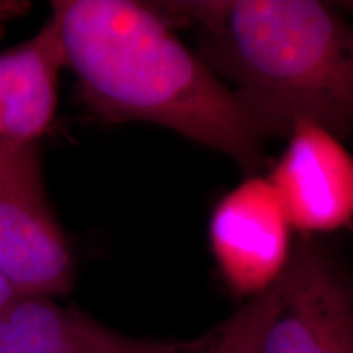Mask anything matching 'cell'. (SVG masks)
Returning a JSON list of instances; mask_svg holds the SVG:
<instances>
[{
	"label": "cell",
	"instance_id": "cell-12",
	"mask_svg": "<svg viewBox=\"0 0 353 353\" xmlns=\"http://www.w3.org/2000/svg\"><path fill=\"white\" fill-rule=\"evenodd\" d=\"M335 6H339V8L343 12L350 13V15L353 17V0L352 2H341V3H335Z\"/></svg>",
	"mask_w": 353,
	"mask_h": 353
},
{
	"label": "cell",
	"instance_id": "cell-11",
	"mask_svg": "<svg viewBox=\"0 0 353 353\" xmlns=\"http://www.w3.org/2000/svg\"><path fill=\"white\" fill-rule=\"evenodd\" d=\"M20 298H23V296H21L19 291L13 288V285L10 283V281H8L7 278L0 273V312H2L3 309H7L12 303H15L17 299H20Z\"/></svg>",
	"mask_w": 353,
	"mask_h": 353
},
{
	"label": "cell",
	"instance_id": "cell-1",
	"mask_svg": "<svg viewBox=\"0 0 353 353\" xmlns=\"http://www.w3.org/2000/svg\"><path fill=\"white\" fill-rule=\"evenodd\" d=\"M50 19L79 95L101 121L167 128L247 174L260 169L265 139L231 88L180 41L152 2L54 0Z\"/></svg>",
	"mask_w": 353,
	"mask_h": 353
},
{
	"label": "cell",
	"instance_id": "cell-8",
	"mask_svg": "<svg viewBox=\"0 0 353 353\" xmlns=\"http://www.w3.org/2000/svg\"><path fill=\"white\" fill-rule=\"evenodd\" d=\"M65 68L51 19L28 41L0 52V144L39 143L57 107V81Z\"/></svg>",
	"mask_w": 353,
	"mask_h": 353
},
{
	"label": "cell",
	"instance_id": "cell-10",
	"mask_svg": "<svg viewBox=\"0 0 353 353\" xmlns=\"http://www.w3.org/2000/svg\"><path fill=\"white\" fill-rule=\"evenodd\" d=\"M32 8V3L26 0H0V33L8 21L25 15Z\"/></svg>",
	"mask_w": 353,
	"mask_h": 353
},
{
	"label": "cell",
	"instance_id": "cell-7",
	"mask_svg": "<svg viewBox=\"0 0 353 353\" xmlns=\"http://www.w3.org/2000/svg\"><path fill=\"white\" fill-rule=\"evenodd\" d=\"M195 343L131 337L52 298H20L0 312V353H188Z\"/></svg>",
	"mask_w": 353,
	"mask_h": 353
},
{
	"label": "cell",
	"instance_id": "cell-3",
	"mask_svg": "<svg viewBox=\"0 0 353 353\" xmlns=\"http://www.w3.org/2000/svg\"><path fill=\"white\" fill-rule=\"evenodd\" d=\"M0 273L23 298L76 283V259L46 196L39 143L0 144Z\"/></svg>",
	"mask_w": 353,
	"mask_h": 353
},
{
	"label": "cell",
	"instance_id": "cell-2",
	"mask_svg": "<svg viewBox=\"0 0 353 353\" xmlns=\"http://www.w3.org/2000/svg\"><path fill=\"white\" fill-rule=\"evenodd\" d=\"M198 33V56L231 88L263 139L307 121L353 131V23L321 0L152 2Z\"/></svg>",
	"mask_w": 353,
	"mask_h": 353
},
{
	"label": "cell",
	"instance_id": "cell-5",
	"mask_svg": "<svg viewBox=\"0 0 353 353\" xmlns=\"http://www.w3.org/2000/svg\"><path fill=\"white\" fill-rule=\"evenodd\" d=\"M267 179L296 231L332 232L353 218V157L324 128L298 123Z\"/></svg>",
	"mask_w": 353,
	"mask_h": 353
},
{
	"label": "cell",
	"instance_id": "cell-13",
	"mask_svg": "<svg viewBox=\"0 0 353 353\" xmlns=\"http://www.w3.org/2000/svg\"><path fill=\"white\" fill-rule=\"evenodd\" d=\"M192 350H193V348H192ZM192 350H190V352H192ZM190 352H188V353H190Z\"/></svg>",
	"mask_w": 353,
	"mask_h": 353
},
{
	"label": "cell",
	"instance_id": "cell-6",
	"mask_svg": "<svg viewBox=\"0 0 353 353\" xmlns=\"http://www.w3.org/2000/svg\"><path fill=\"white\" fill-rule=\"evenodd\" d=\"M280 281L263 353H321L353 335V290L324 250L299 242Z\"/></svg>",
	"mask_w": 353,
	"mask_h": 353
},
{
	"label": "cell",
	"instance_id": "cell-4",
	"mask_svg": "<svg viewBox=\"0 0 353 353\" xmlns=\"http://www.w3.org/2000/svg\"><path fill=\"white\" fill-rule=\"evenodd\" d=\"M288 216L270 180L249 175L211 213L208 239L216 267L236 296L249 299L280 280L291 245Z\"/></svg>",
	"mask_w": 353,
	"mask_h": 353
},
{
	"label": "cell",
	"instance_id": "cell-9",
	"mask_svg": "<svg viewBox=\"0 0 353 353\" xmlns=\"http://www.w3.org/2000/svg\"><path fill=\"white\" fill-rule=\"evenodd\" d=\"M281 278V276H280ZM281 296V281L245 299L213 332L196 339L190 353H263V343Z\"/></svg>",
	"mask_w": 353,
	"mask_h": 353
}]
</instances>
